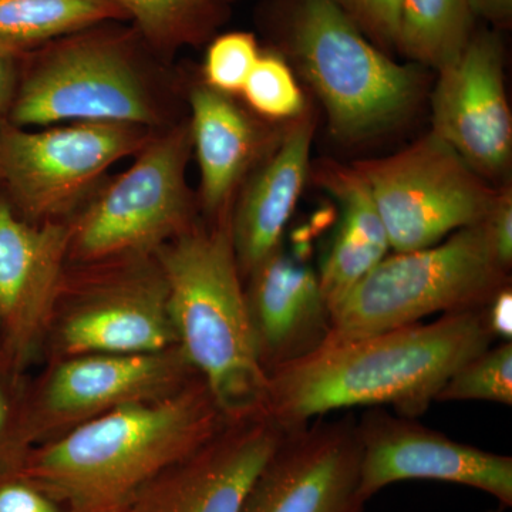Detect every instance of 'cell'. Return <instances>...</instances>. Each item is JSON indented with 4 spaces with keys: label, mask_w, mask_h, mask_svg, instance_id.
<instances>
[{
    "label": "cell",
    "mask_w": 512,
    "mask_h": 512,
    "mask_svg": "<svg viewBox=\"0 0 512 512\" xmlns=\"http://www.w3.org/2000/svg\"><path fill=\"white\" fill-rule=\"evenodd\" d=\"M493 342L477 309L323 345L269 375L266 414L286 430L353 407L392 406L416 419L448 379Z\"/></svg>",
    "instance_id": "cell-1"
},
{
    "label": "cell",
    "mask_w": 512,
    "mask_h": 512,
    "mask_svg": "<svg viewBox=\"0 0 512 512\" xmlns=\"http://www.w3.org/2000/svg\"><path fill=\"white\" fill-rule=\"evenodd\" d=\"M227 421L197 376L168 396L110 410L29 448L15 471L67 512L126 511Z\"/></svg>",
    "instance_id": "cell-2"
},
{
    "label": "cell",
    "mask_w": 512,
    "mask_h": 512,
    "mask_svg": "<svg viewBox=\"0 0 512 512\" xmlns=\"http://www.w3.org/2000/svg\"><path fill=\"white\" fill-rule=\"evenodd\" d=\"M154 256L178 348L225 419L266 413L269 376L256 348L231 218L211 228L191 225Z\"/></svg>",
    "instance_id": "cell-3"
},
{
    "label": "cell",
    "mask_w": 512,
    "mask_h": 512,
    "mask_svg": "<svg viewBox=\"0 0 512 512\" xmlns=\"http://www.w3.org/2000/svg\"><path fill=\"white\" fill-rule=\"evenodd\" d=\"M483 222L433 247L394 252L332 309L325 345L419 323L427 316L483 309L508 284Z\"/></svg>",
    "instance_id": "cell-4"
},
{
    "label": "cell",
    "mask_w": 512,
    "mask_h": 512,
    "mask_svg": "<svg viewBox=\"0 0 512 512\" xmlns=\"http://www.w3.org/2000/svg\"><path fill=\"white\" fill-rule=\"evenodd\" d=\"M6 121L22 128L101 121L154 130L161 116L133 37L100 25L28 53Z\"/></svg>",
    "instance_id": "cell-5"
},
{
    "label": "cell",
    "mask_w": 512,
    "mask_h": 512,
    "mask_svg": "<svg viewBox=\"0 0 512 512\" xmlns=\"http://www.w3.org/2000/svg\"><path fill=\"white\" fill-rule=\"evenodd\" d=\"M288 29L293 55L338 136H370L412 109L419 74L370 45L338 0H295Z\"/></svg>",
    "instance_id": "cell-6"
},
{
    "label": "cell",
    "mask_w": 512,
    "mask_h": 512,
    "mask_svg": "<svg viewBox=\"0 0 512 512\" xmlns=\"http://www.w3.org/2000/svg\"><path fill=\"white\" fill-rule=\"evenodd\" d=\"M190 124L154 134L136 160L70 220L67 265L148 258L190 228Z\"/></svg>",
    "instance_id": "cell-7"
},
{
    "label": "cell",
    "mask_w": 512,
    "mask_h": 512,
    "mask_svg": "<svg viewBox=\"0 0 512 512\" xmlns=\"http://www.w3.org/2000/svg\"><path fill=\"white\" fill-rule=\"evenodd\" d=\"M153 128L77 121L28 131L0 123V192L22 220L66 221L111 165L136 156Z\"/></svg>",
    "instance_id": "cell-8"
},
{
    "label": "cell",
    "mask_w": 512,
    "mask_h": 512,
    "mask_svg": "<svg viewBox=\"0 0 512 512\" xmlns=\"http://www.w3.org/2000/svg\"><path fill=\"white\" fill-rule=\"evenodd\" d=\"M353 168L372 194L394 252L433 247L480 224L498 197L434 133L394 156Z\"/></svg>",
    "instance_id": "cell-9"
},
{
    "label": "cell",
    "mask_w": 512,
    "mask_h": 512,
    "mask_svg": "<svg viewBox=\"0 0 512 512\" xmlns=\"http://www.w3.org/2000/svg\"><path fill=\"white\" fill-rule=\"evenodd\" d=\"M66 269L50 330L64 357L143 355L177 345L156 256Z\"/></svg>",
    "instance_id": "cell-10"
},
{
    "label": "cell",
    "mask_w": 512,
    "mask_h": 512,
    "mask_svg": "<svg viewBox=\"0 0 512 512\" xmlns=\"http://www.w3.org/2000/svg\"><path fill=\"white\" fill-rule=\"evenodd\" d=\"M197 376L178 345L143 355L64 357L25 393L23 444L29 450L110 410L168 396Z\"/></svg>",
    "instance_id": "cell-11"
},
{
    "label": "cell",
    "mask_w": 512,
    "mask_h": 512,
    "mask_svg": "<svg viewBox=\"0 0 512 512\" xmlns=\"http://www.w3.org/2000/svg\"><path fill=\"white\" fill-rule=\"evenodd\" d=\"M359 494L369 501L387 485L409 480L467 485L512 505V458L448 439L440 431L370 407L357 420Z\"/></svg>",
    "instance_id": "cell-12"
},
{
    "label": "cell",
    "mask_w": 512,
    "mask_h": 512,
    "mask_svg": "<svg viewBox=\"0 0 512 512\" xmlns=\"http://www.w3.org/2000/svg\"><path fill=\"white\" fill-rule=\"evenodd\" d=\"M323 417L286 430L241 512H365L357 419Z\"/></svg>",
    "instance_id": "cell-13"
},
{
    "label": "cell",
    "mask_w": 512,
    "mask_h": 512,
    "mask_svg": "<svg viewBox=\"0 0 512 512\" xmlns=\"http://www.w3.org/2000/svg\"><path fill=\"white\" fill-rule=\"evenodd\" d=\"M69 244V220H22L0 192V363L16 375L52 326Z\"/></svg>",
    "instance_id": "cell-14"
},
{
    "label": "cell",
    "mask_w": 512,
    "mask_h": 512,
    "mask_svg": "<svg viewBox=\"0 0 512 512\" xmlns=\"http://www.w3.org/2000/svg\"><path fill=\"white\" fill-rule=\"evenodd\" d=\"M285 433L266 413L228 420L212 439L147 485L131 507L136 512H241Z\"/></svg>",
    "instance_id": "cell-15"
},
{
    "label": "cell",
    "mask_w": 512,
    "mask_h": 512,
    "mask_svg": "<svg viewBox=\"0 0 512 512\" xmlns=\"http://www.w3.org/2000/svg\"><path fill=\"white\" fill-rule=\"evenodd\" d=\"M439 72L431 133L480 177L504 173L511 161L512 121L497 37H471L461 55Z\"/></svg>",
    "instance_id": "cell-16"
},
{
    "label": "cell",
    "mask_w": 512,
    "mask_h": 512,
    "mask_svg": "<svg viewBox=\"0 0 512 512\" xmlns=\"http://www.w3.org/2000/svg\"><path fill=\"white\" fill-rule=\"evenodd\" d=\"M248 278L249 316L268 376L325 345L332 313L312 268L278 249Z\"/></svg>",
    "instance_id": "cell-17"
},
{
    "label": "cell",
    "mask_w": 512,
    "mask_h": 512,
    "mask_svg": "<svg viewBox=\"0 0 512 512\" xmlns=\"http://www.w3.org/2000/svg\"><path fill=\"white\" fill-rule=\"evenodd\" d=\"M312 138V120L298 117L242 195L231 217L232 242L242 278L278 251L308 177Z\"/></svg>",
    "instance_id": "cell-18"
},
{
    "label": "cell",
    "mask_w": 512,
    "mask_h": 512,
    "mask_svg": "<svg viewBox=\"0 0 512 512\" xmlns=\"http://www.w3.org/2000/svg\"><path fill=\"white\" fill-rule=\"evenodd\" d=\"M319 183L340 205V221L319 282L332 309L389 255L390 242L372 194L355 168L326 165Z\"/></svg>",
    "instance_id": "cell-19"
},
{
    "label": "cell",
    "mask_w": 512,
    "mask_h": 512,
    "mask_svg": "<svg viewBox=\"0 0 512 512\" xmlns=\"http://www.w3.org/2000/svg\"><path fill=\"white\" fill-rule=\"evenodd\" d=\"M191 140L201 171L205 210L220 214L254 160L259 134L254 123L227 94L208 86L190 96Z\"/></svg>",
    "instance_id": "cell-20"
},
{
    "label": "cell",
    "mask_w": 512,
    "mask_h": 512,
    "mask_svg": "<svg viewBox=\"0 0 512 512\" xmlns=\"http://www.w3.org/2000/svg\"><path fill=\"white\" fill-rule=\"evenodd\" d=\"M127 19L116 0H0V40L32 52L82 30Z\"/></svg>",
    "instance_id": "cell-21"
},
{
    "label": "cell",
    "mask_w": 512,
    "mask_h": 512,
    "mask_svg": "<svg viewBox=\"0 0 512 512\" xmlns=\"http://www.w3.org/2000/svg\"><path fill=\"white\" fill-rule=\"evenodd\" d=\"M471 0H402L396 46L410 59L443 69L471 40Z\"/></svg>",
    "instance_id": "cell-22"
},
{
    "label": "cell",
    "mask_w": 512,
    "mask_h": 512,
    "mask_svg": "<svg viewBox=\"0 0 512 512\" xmlns=\"http://www.w3.org/2000/svg\"><path fill=\"white\" fill-rule=\"evenodd\" d=\"M133 20L141 42L161 55L192 45L207 35L221 0H116Z\"/></svg>",
    "instance_id": "cell-23"
},
{
    "label": "cell",
    "mask_w": 512,
    "mask_h": 512,
    "mask_svg": "<svg viewBox=\"0 0 512 512\" xmlns=\"http://www.w3.org/2000/svg\"><path fill=\"white\" fill-rule=\"evenodd\" d=\"M512 404V343L488 348L460 367L440 390L436 402Z\"/></svg>",
    "instance_id": "cell-24"
},
{
    "label": "cell",
    "mask_w": 512,
    "mask_h": 512,
    "mask_svg": "<svg viewBox=\"0 0 512 512\" xmlns=\"http://www.w3.org/2000/svg\"><path fill=\"white\" fill-rule=\"evenodd\" d=\"M241 93L252 110L269 119H298L305 109L301 87L278 56H259Z\"/></svg>",
    "instance_id": "cell-25"
},
{
    "label": "cell",
    "mask_w": 512,
    "mask_h": 512,
    "mask_svg": "<svg viewBox=\"0 0 512 512\" xmlns=\"http://www.w3.org/2000/svg\"><path fill=\"white\" fill-rule=\"evenodd\" d=\"M259 56L258 43L251 33L232 32L217 37L205 57V86L227 96L241 93Z\"/></svg>",
    "instance_id": "cell-26"
},
{
    "label": "cell",
    "mask_w": 512,
    "mask_h": 512,
    "mask_svg": "<svg viewBox=\"0 0 512 512\" xmlns=\"http://www.w3.org/2000/svg\"><path fill=\"white\" fill-rule=\"evenodd\" d=\"M20 379L0 363V474L15 471L28 451L22 441L25 393Z\"/></svg>",
    "instance_id": "cell-27"
},
{
    "label": "cell",
    "mask_w": 512,
    "mask_h": 512,
    "mask_svg": "<svg viewBox=\"0 0 512 512\" xmlns=\"http://www.w3.org/2000/svg\"><path fill=\"white\" fill-rule=\"evenodd\" d=\"M339 5L375 39L396 45L402 0H338Z\"/></svg>",
    "instance_id": "cell-28"
},
{
    "label": "cell",
    "mask_w": 512,
    "mask_h": 512,
    "mask_svg": "<svg viewBox=\"0 0 512 512\" xmlns=\"http://www.w3.org/2000/svg\"><path fill=\"white\" fill-rule=\"evenodd\" d=\"M0 512H67L43 488L18 471L0 474Z\"/></svg>",
    "instance_id": "cell-29"
},
{
    "label": "cell",
    "mask_w": 512,
    "mask_h": 512,
    "mask_svg": "<svg viewBox=\"0 0 512 512\" xmlns=\"http://www.w3.org/2000/svg\"><path fill=\"white\" fill-rule=\"evenodd\" d=\"M483 227L495 258L505 271H508L512 264V197L510 191L498 194L493 208L483 221Z\"/></svg>",
    "instance_id": "cell-30"
},
{
    "label": "cell",
    "mask_w": 512,
    "mask_h": 512,
    "mask_svg": "<svg viewBox=\"0 0 512 512\" xmlns=\"http://www.w3.org/2000/svg\"><path fill=\"white\" fill-rule=\"evenodd\" d=\"M28 53L0 40V123L8 120Z\"/></svg>",
    "instance_id": "cell-31"
},
{
    "label": "cell",
    "mask_w": 512,
    "mask_h": 512,
    "mask_svg": "<svg viewBox=\"0 0 512 512\" xmlns=\"http://www.w3.org/2000/svg\"><path fill=\"white\" fill-rule=\"evenodd\" d=\"M485 325L494 339L511 342L512 338V291L510 284L495 292L483 308Z\"/></svg>",
    "instance_id": "cell-32"
},
{
    "label": "cell",
    "mask_w": 512,
    "mask_h": 512,
    "mask_svg": "<svg viewBox=\"0 0 512 512\" xmlns=\"http://www.w3.org/2000/svg\"><path fill=\"white\" fill-rule=\"evenodd\" d=\"M471 5L474 10L494 20L507 19L512 10V0H471Z\"/></svg>",
    "instance_id": "cell-33"
},
{
    "label": "cell",
    "mask_w": 512,
    "mask_h": 512,
    "mask_svg": "<svg viewBox=\"0 0 512 512\" xmlns=\"http://www.w3.org/2000/svg\"><path fill=\"white\" fill-rule=\"evenodd\" d=\"M487 512H505V507H503V505H498V507L494 508V510H490Z\"/></svg>",
    "instance_id": "cell-34"
},
{
    "label": "cell",
    "mask_w": 512,
    "mask_h": 512,
    "mask_svg": "<svg viewBox=\"0 0 512 512\" xmlns=\"http://www.w3.org/2000/svg\"><path fill=\"white\" fill-rule=\"evenodd\" d=\"M121 512H136V510H134V508H133V507H130V508H128V510H126V511H121Z\"/></svg>",
    "instance_id": "cell-35"
}]
</instances>
